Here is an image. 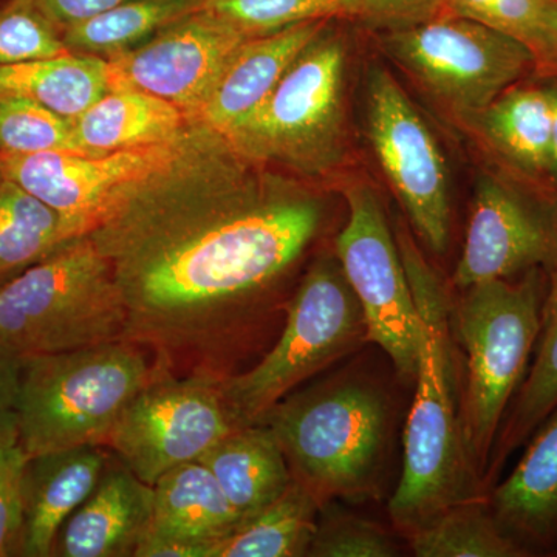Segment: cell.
Instances as JSON below:
<instances>
[{
	"mask_svg": "<svg viewBox=\"0 0 557 557\" xmlns=\"http://www.w3.org/2000/svg\"><path fill=\"white\" fill-rule=\"evenodd\" d=\"M159 362L131 341L22 358L17 437L28 457L108 445Z\"/></svg>",
	"mask_w": 557,
	"mask_h": 557,
	"instance_id": "obj_4",
	"label": "cell"
},
{
	"mask_svg": "<svg viewBox=\"0 0 557 557\" xmlns=\"http://www.w3.org/2000/svg\"><path fill=\"white\" fill-rule=\"evenodd\" d=\"M27 457L20 440L0 442V557L20 556L22 475Z\"/></svg>",
	"mask_w": 557,
	"mask_h": 557,
	"instance_id": "obj_34",
	"label": "cell"
},
{
	"mask_svg": "<svg viewBox=\"0 0 557 557\" xmlns=\"http://www.w3.org/2000/svg\"><path fill=\"white\" fill-rule=\"evenodd\" d=\"M72 239L60 212L11 180L0 178V285Z\"/></svg>",
	"mask_w": 557,
	"mask_h": 557,
	"instance_id": "obj_27",
	"label": "cell"
},
{
	"mask_svg": "<svg viewBox=\"0 0 557 557\" xmlns=\"http://www.w3.org/2000/svg\"><path fill=\"white\" fill-rule=\"evenodd\" d=\"M222 381L157 370L132 398L108 440V449L132 474L153 486L240 428L223 398Z\"/></svg>",
	"mask_w": 557,
	"mask_h": 557,
	"instance_id": "obj_10",
	"label": "cell"
},
{
	"mask_svg": "<svg viewBox=\"0 0 557 557\" xmlns=\"http://www.w3.org/2000/svg\"><path fill=\"white\" fill-rule=\"evenodd\" d=\"M205 0H129L62 30L72 53L112 58L203 10Z\"/></svg>",
	"mask_w": 557,
	"mask_h": 557,
	"instance_id": "obj_28",
	"label": "cell"
},
{
	"mask_svg": "<svg viewBox=\"0 0 557 557\" xmlns=\"http://www.w3.org/2000/svg\"><path fill=\"white\" fill-rule=\"evenodd\" d=\"M321 509L317 497L293 479L287 491L273 504L215 542L211 557L307 556Z\"/></svg>",
	"mask_w": 557,
	"mask_h": 557,
	"instance_id": "obj_25",
	"label": "cell"
},
{
	"mask_svg": "<svg viewBox=\"0 0 557 557\" xmlns=\"http://www.w3.org/2000/svg\"><path fill=\"white\" fill-rule=\"evenodd\" d=\"M0 178H2V174H0Z\"/></svg>",
	"mask_w": 557,
	"mask_h": 557,
	"instance_id": "obj_42",
	"label": "cell"
},
{
	"mask_svg": "<svg viewBox=\"0 0 557 557\" xmlns=\"http://www.w3.org/2000/svg\"><path fill=\"white\" fill-rule=\"evenodd\" d=\"M497 0H445V10L487 24Z\"/></svg>",
	"mask_w": 557,
	"mask_h": 557,
	"instance_id": "obj_39",
	"label": "cell"
},
{
	"mask_svg": "<svg viewBox=\"0 0 557 557\" xmlns=\"http://www.w3.org/2000/svg\"><path fill=\"white\" fill-rule=\"evenodd\" d=\"M536 78H557V49L555 53H553V57L549 58V61L547 64L544 65L539 72L536 73Z\"/></svg>",
	"mask_w": 557,
	"mask_h": 557,
	"instance_id": "obj_41",
	"label": "cell"
},
{
	"mask_svg": "<svg viewBox=\"0 0 557 557\" xmlns=\"http://www.w3.org/2000/svg\"><path fill=\"white\" fill-rule=\"evenodd\" d=\"M518 467L494 490L491 511L534 555L557 547V409L534 432Z\"/></svg>",
	"mask_w": 557,
	"mask_h": 557,
	"instance_id": "obj_20",
	"label": "cell"
},
{
	"mask_svg": "<svg viewBox=\"0 0 557 557\" xmlns=\"http://www.w3.org/2000/svg\"><path fill=\"white\" fill-rule=\"evenodd\" d=\"M186 115L177 106L139 90H109L75 119V139L83 156L168 141L183 134Z\"/></svg>",
	"mask_w": 557,
	"mask_h": 557,
	"instance_id": "obj_23",
	"label": "cell"
},
{
	"mask_svg": "<svg viewBox=\"0 0 557 557\" xmlns=\"http://www.w3.org/2000/svg\"><path fill=\"white\" fill-rule=\"evenodd\" d=\"M381 42L432 97L463 115L536 75V57L522 42L449 11L387 27Z\"/></svg>",
	"mask_w": 557,
	"mask_h": 557,
	"instance_id": "obj_9",
	"label": "cell"
},
{
	"mask_svg": "<svg viewBox=\"0 0 557 557\" xmlns=\"http://www.w3.org/2000/svg\"><path fill=\"white\" fill-rule=\"evenodd\" d=\"M406 537L418 557L531 556L482 498L438 512Z\"/></svg>",
	"mask_w": 557,
	"mask_h": 557,
	"instance_id": "obj_29",
	"label": "cell"
},
{
	"mask_svg": "<svg viewBox=\"0 0 557 557\" xmlns=\"http://www.w3.org/2000/svg\"><path fill=\"white\" fill-rule=\"evenodd\" d=\"M281 335L255 368L220 383L242 426L265 421L282 399L368 339V325L338 259H319L285 307Z\"/></svg>",
	"mask_w": 557,
	"mask_h": 557,
	"instance_id": "obj_7",
	"label": "cell"
},
{
	"mask_svg": "<svg viewBox=\"0 0 557 557\" xmlns=\"http://www.w3.org/2000/svg\"><path fill=\"white\" fill-rule=\"evenodd\" d=\"M368 132L381 170L431 251L443 255L450 236L448 172L437 139L386 69L368 83Z\"/></svg>",
	"mask_w": 557,
	"mask_h": 557,
	"instance_id": "obj_13",
	"label": "cell"
},
{
	"mask_svg": "<svg viewBox=\"0 0 557 557\" xmlns=\"http://www.w3.org/2000/svg\"><path fill=\"white\" fill-rule=\"evenodd\" d=\"M35 2L62 32L69 25L89 20L129 0H35Z\"/></svg>",
	"mask_w": 557,
	"mask_h": 557,
	"instance_id": "obj_37",
	"label": "cell"
},
{
	"mask_svg": "<svg viewBox=\"0 0 557 557\" xmlns=\"http://www.w3.org/2000/svg\"><path fill=\"white\" fill-rule=\"evenodd\" d=\"M553 98L552 138H549V183L557 194V78H548Z\"/></svg>",
	"mask_w": 557,
	"mask_h": 557,
	"instance_id": "obj_40",
	"label": "cell"
},
{
	"mask_svg": "<svg viewBox=\"0 0 557 557\" xmlns=\"http://www.w3.org/2000/svg\"><path fill=\"white\" fill-rule=\"evenodd\" d=\"M112 267L89 236L0 285V348L27 358L126 341Z\"/></svg>",
	"mask_w": 557,
	"mask_h": 557,
	"instance_id": "obj_5",
	"label": "cell"
},
{
	"mask_svg": "<svg viewBox=\"0 0 557 557\" xmlns=\"http://www.w3.org/2000/svg\"><path fill=\"white\" fill-rule=\"evenodd\" d=\"M152 518L153 487L120 461L109 465L94 493L62 527L53 557L135 556Z\"/></svg>",
	"mask_w": 557,
	"mask_h": 557,
	"instance_id": "obj_18",
	"label": "cell"
},
{
	"mask_svg": "<svg viewBox=\"0 0 557 557\" xmlns=\"http://www.w3.org/2000/svg\"><path fill=\"white\" fill-rule=\"evenodd\" d=\"M313 197L248 185L183 194L166 185L89 231L127 313L126 341L175 375L225 381L255 346L276 292L321 230Z\"/></svg>",
	"mask_w": 557,
	"mask_h": 557,
	"instance_id": "obj_1",
	"label": "cell"
},
{
	"mask_svg": "<svg viewBox=\"0 0 557 557\" xmlns=\"http://www.w3.org/2000/svg\"><path fill=\"white\" fill-rule=\"evenodd\" d=\"M533 366L512 398L493 450V472L505 458L525 445L557 409V263L548 270V288L542 309L541 332Z\"/></svg>",
	"mask_w": 557,
	"mask_h": 557,
	"instance_id": "obj_26",
	"label": "cell"
},
{
	"mask_svg": "<svg viewBox=\"0 0 557 557\" xmlns=\"http://www.w3.org/2000/svg\"><path fill=\"white\" fill-rule=\"evenodd\" d=\"M108 446L27 457L22 475L21 557H53L58 534L94 493L110 465Z\"/></svg>",
	"mask_w": 557,
	"mask_h": 557,
	"instance_id": "obj_16",
	"label": "cell"
},
{
	"mask_svg": "<svg viewBox=\"0 0 557 557\" xmlns=\"http://www.w3.org/2000/svg\"><path fill=\"white\" fill-rule=\"evenodd\" d=\"M395 237L423 327L401 479L388 502L392 522L408 536L438 512L482 497L461 431L448 296L409 234Z\"/></svg>",
	"mask_w": 557,
	"mask_h": 557,
	"instance_id": "obj_2",
	"label": "cell"
},
{
	"mask_svg": "<svg viewBox=\"0 0 557 557\" xmlns=\"http://www.w3.org/2000/svg\"><path fill=\"white\" fill-rule=\"evenodd\" d=\"M200 461L244 520L273 504L293 482L287 457L267 423L234 429Z\"/></svg>",
	"mask_w": 557,
	"mask_h": 557,
	"instance_id": "obj_21",
	"label": "cell"
},
{
	"mask_svg": "<svg viewBox=\"0 0 557 557\" xmlns=\"http://www.w3.org/2000/svg\"><path fill=\"white\" fill-rule=\"evenodd\" d=\"M110 90L109 64L95 54L0 65V97L30 98L67 119H78Z\"/></svg>",
	"mask_w": 557,
	"mask_h": 557,
	"instance_id": "obj_24",
	"label": "cell"
},
{
	"mask_svg": "<svg viewBox=\"0 0 557 557\" xmlns=\"http://www.w3.org/2000/svg\"><path fill=\"white\" fill-rule=\"evenodd\" d=\"M251 36L211 11H197L108 58L110 90L145 91L196 119L231 54Z\"/></svg>",
	"mask_w": 557,
	"mask_h": 557,
	"instance_id": "obj_15",
	"label": "cell"
},
{
	"mask_svg": "<svg viewBox=\"0 0 557 557\" xmlns=\"http://www.w3.org/2000/svg\"><path fill=\"white\" fill-rule=\"evenodd\" d=\"M263 423L276 434L293 479L322 508L333 498L375 493L388 435L387 405L375 388L321 384L282 399Z\"/></svg>",
	"mask_w": 557,
	"mask_h": 557,
	"instance_id": "obj_6",
	"label": "cell"
},
{
	"mask_svg": "<svg viewBox=\"0 0 557 557\" xmlns=\"http://www.w3.org/2000/svg\"><path fill=\"white\" fill-rule=\"evenodd\" d=\"M398 545L384 528L347 512H324L311 539V557H392Z\"/></svg>",
	"mask_w": 557,
	"mask_h": 557,
	"instance_id": "obj_33",
	"label": "cell"
},
{
	"mask_svg": "<svg viewBox=\"0 0 557 557\" xmlns=\"http://www.w3.org/2000/svg\"><path fill=\"white\" fill-rule=\"evenodd\" d=\"M330 22H302L244 40L220 72L196 119L228 137L262 104Z\"/></svg>",
	"mask_w": 557,
	"mask_h": 557,
	"instance_id": "obj_17",
	"label": "cell"
},
{
	"mask_svg": "<svg viewBox=\"0 0 557 557\" xmlns=\"http://www.w3.org/2000/svg\"><path fill=\"white\" fill-rule=\"evenodd\" d=\"M332 22L289 65L269 97L228 139L240 152L319 174L344 146L346 40Z\"/></svg>",
	"mask_w": 557,
	"mask_h": 557,
	"instance_id": "obj_8",
	"label": "cell"
},
{
	"mask_svg": "<svg viewBox=\"0 0 557 557\" xmlns=\"http://www.w3.org/2000/svg\"><path fill=\"white\" fill-rule=\"evenodd\" d=\"M203 10L251 35L311 21L355 20L373 24L372 0H205Z\"/></svg>",
	"mask_w": 557,
	"mask_h": 557,
	"instance_id": "obj_30",
	"label": "cell"
},
{
	"mask_svg": "<svg viewBox=\"0 0 557 557\" xmlns=\"http://www.w3.org/2000/svg\"><path fill=\"white\" fill-rule=\"evenodd\" d=\"M547 288L548 271L533 269L463 289L450 311V333L467 355L461 431L479 478L485 474L507 409L525 379Z\"/></svg>",
	"mask_w": 557,
	"mask_h": 557,
	"instance_id": "obj_3",
	"label": "cell"
},
{
	"mask_svg": "<svg viewBox=\"0 0 557 557\" xmlns=\"http://www.w3.org/2000/svg\"><path fill=\"white\" fill-rule=\"evenodd\" d=\"M81 153L75 120L24 97H0V153Z\"/></svg>",
	"mask_w": 557,
	"mask_h": 557,
	"instance_id": "obj_31",
	"label": "cell"
},
{
	"mask_svg": "<svg viewBox=\"0 0 557 557\" xmlns=\"http://www.w3.org/2000/svg\"><path fill=\"white\" fill-rule=\"evenodd\" d=\"M185 135L102 156L0 153L2 178L20 185L67 220L73 236H86L106 214L163 185L185 156Z\"/></svg>",
	"mask_w": 557,
	"mask_h": 557,
	"instance_id": "obj_11",
	"label": "cell"
},
{
	"mask_svg": "<svg viewBox=\"0 0 557 557\" xmlns=\"http://www.w3.org/2000/svg\"><path fill=\"white\" fill-rule=\"evenodd\" d=\"M552 115L549 84L522 81L475 113L474 121L502 170L557 197L548 175Z\"/></svg>",
	"mask_w": 557,
	"mask_h": 557,
	"instance_id": "obj_19",
	"label": "cell"
},
{
	"mask_svg": "<svg viewBox=\"0 0 557 557\" xmlns=\"http://www.w3.org/2000/svg\"><path fill=\"white\" fill-rule=\"evenodd\" d=\"M211 547L185 539L148 533L134 557H209Z\"/></svg>",
	"mask_w": 557,
	"mask_h": 557,
	"instance_id": "obj_38",
	"label": "cell"
},
{
	"mask_svg": "<svg viewBox=\"0 0 557 557\" xmlns=\"http://www.w3.org/2000/svg\"><path fill=\"white\" fill-rule=\"evenodd\" d=\"M0 2H2V0H0Z\"/></svg>",
	"mask_w": 557,
	"mask_h": 557,
	"instance_id": "obj_43",
	"label": "cell"
},
{
	"mask_svg": "<svg viewBox=\"0 0 557 557\" xmlns=\"http://www.w3.org/2000/svg\"><path fill=\"white\" fill-rule=\"evenodd\" d=\"M557 263V197L508 174L480 175L453 284L467 289Z\"/></svg>",
	"mask_w": 557,
	"mask_h": 557,
	"instance_id": "obj_14",
	"label": "cell"
},
{
	"mask_svg": "<svg viewBox=\"0 0 557 557\" xmlns=\"http://www.w3.org/2000/svg\"><path fill=\"white\" fill-rule=\"evenodd\" d=\"M152 487L153 518L149 533L185 539L212 549L215 542L244 522L214 474L201 461L172 469Z\"/></svg>",
	"mask_w": 557,
	"mask_h": 557,
	"instance_id": "obj_22",
	"label": "cell"
},
{
	"mask_svg": "<svg viewBox=\"0 0 557 557\" xmlns=\"http://www.w3.org/2000/svg\"><path fill=\"white\" fill-rule=\"evenodd\" d=\"M22 358L0 348V442L17 437Z\"/></svg>",
	"mask_w": 557,
	"mask_h": 557,
	"instance_id": "obj_35",
	"label": "cell"
},
{
	"mask_svg": "<svg viewBox=\"0 0 557 557\" xmlns=\"http://www.w3.org/2000/svg\"><path fill=\"white\" fill-rule=\"evenodd\" d=\"M373 25L397 27L443 13L445 0H372Z\"/></svg>",
	"mask_w": 557,
	"mask_h": 557,
	"instance_id": "obj_36",
	"label": "cell"
},
{
	"mask_svg": "<svg viewBox=\"0 0 557 557\" xmlns=\"http://www.w3.org/2000/svg\"><path fill=\"white\" fill-rule=\"evenodd\" d=\"M72 53L62 33L35 0L0 2V65L21 64Z\"/></svg>",
	"mask_w": 557,
	"mask_h": 557,
	"instance_id": "obj_32",
	"label": "cell"
},
{
	"mask_svg": "<svg viewBox=\"0 0 557 557\" xmlns=\"http://www.w3.org/2000/svg\"><path fill=\"white\" fill-rule=\"evenodd\" d=\"M346 200L336 259L361 306L368 339L386 351L399 375L416 380L423 327L397 237L375 190L351 186Z\"/></svg>",
	"mask_w": 557,
	"mask_h": 557,
	"instance_id": "obj_12",
	"label": "cell"
}]
</instances>
